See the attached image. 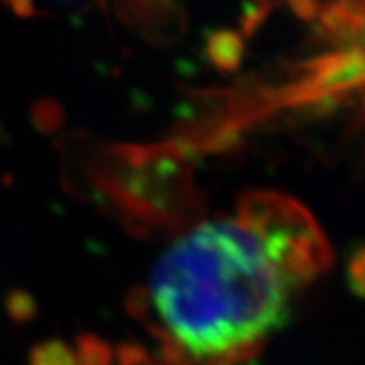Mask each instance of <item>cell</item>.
Listing matches in <instances>:
<instances>
[{"label":"cell","instance_id":"1","mask_svg":"<svg viewBox=\"0 0 365 365\" xmlns=\"http://www.w3.org/2000/svg\"><path fill=\"white\" fill-rule=\"evenodd\" d=\"M153 298L168 334L194 356L212 358L278 327L287 293L250 231L211 222L160 259Z\"/></svg>","mask_w":365,"mask_h":365},{"label":"cell","instance_id":"2","mask_svg":"<svg viewBox=\"0 0 365 365\" xmlns=\"http://www.w3.org/2000/svg\"><path fill=\"white\" fill-rule=\"evenodd\" d=\"M192 157L178 138L155 145H106L90 160L88 175L130 233L178 230L203 209Z\"/></svg>","mask_w":365,"mask_h":365},{"label":"cell","instance_id":"3","mask_svg":"<svg viewBox=\"0 0 365 365\" xmlns=\"http://www.w3.org/2000/svg\"><path fill=\"white\" fill-rule=\"evenodd\" d=\"M240 226L259 240L285 284H306L331 264V248L312 212L294 197L252 190L237 205Z\"/></svg>","mask_w":365,"mask_h":365},{"label":"cell","instance_id":"4","mask_svg":"<svg viewBox=\"0 0 365 365\" xmlns=\"http://www.w3.org/2000/svg\"><path fill=\"white\" fill-rule=\"evenodd\" d=\"M115 10L123 23L153 43H173L187 29V15L172 2H129L115 4Z\"/></svg>","mask_w":365,"mask_h":365},{"label":"cell","instance_id":"5","mask_svg":"<svg viewBox=\"0 0 365 365\" xmlns=\"http://www.w3.org/2000/svg\"><path fill=\"white\" fill-rule=\"evenodd\" d=\"M205 56L220 71H237L245 56V39L233 30H215L207 36Z\"/></svg>","mask_w":365,"mask_h":365},{"label":"cell","instance_id":"6","mask_svg":"<svg viewBox=\"0 0 365 365\" xmlns=\"http://www.w3.org/2000/svg\"><path fill=\"white\" fill-rule=\"evenodd\" d=\"M30 365H78L75 351L62 339H47L32 346Z\"/></svg>","mask_w":365,"mask_h":365},{"label":"cell","instance_id":"7","mask_svg":"<svg viewBox=\"0 0 365 365\" xmlns=\"http://www.w3.org/2000/svg\"><path fill=\"white\" fill-rule=\"evenodd\" d=\"M78 365H114V351L96 334H81L77 337Z\"/></svg>","mask_w":365,"mask_h":365},{"label":"cell","instance_id":"8","mask_svg":"<svg viewBox=\"0 0 365 365\" xmlns=\"http://www.w3.org/2000/svg\"><path fill=\"white\" fill-rule=\"evenodd\" d=\"M30 118H32V123H34V127L39 133H43V135H53V133H56V130L63 125V121H66V110H63V106L58 101H54V99H39V101L34 103V106H32Z\"/></svg>","mask_w":365,"mask_h":365},{"label":"cell","instance_id":"9","mask_svg":"<svg viewBox=\"0 0 365 365\" xmlns=\"http://www.w3.org/2000/svg\"><path fill=\"white\" fill-rule=\"evenodd\" d=\"M4 308L8 317L15 322V324H24L36 319L38 315V302L36 298L24 291V289H11L10 293L6 294Z\"/></svg>","mask_w":365,"mask_h":365},{"label":"cell","instance_id":"10","mask_svg":"<svg viewBox=\"0 0 365 365\" xmlns=\"http://www.w3.org/2000/svg\"><path fill=\"white\" fill-rule=\"evenodd\" d=\"M272 4H250L245 8V14L240 17V26H242V34L254 36L255 30L259 29L263 21L267 19Z\"/></svg>","mask_w":365,"mask_h":365},{"label":"cell","instance_id":"11","mask_svg":"<svg viewBox=\"0 0 365 365\" xmlns=\"http://www.w3.org/2000/svg\"><path fill=\"white\" fill-rule=\"evenodd\" d=\"M115 361L120 365H151L148 352L138 343H121L115 349Z\"/></svg>","mask_w":365,"mask_h":365},{"label":"cell","instance_id":"12","mask_svg":"<svg viewBox=\"0 0 365 365\" xmlns=\"http://www.w3.org/2000/svg\"><path fill=\"white\" fill-rule=\"evenodd\" d=\"M349 282L356 294L365 297V248L354 252L349 263Z\"/></svg>","mask_w":365,"mask_h":365},{"label":"cell","instance_id":"13","mask_svg":"<svg viewBox=\"0 0 365 365\" xmlns=\"http://www.w3.org/2000/svg\"><path fill=\"white\" fill-rule=\"evenodd\" d=\"M149 306H151V300H149V294L144 287L130 289L129 298H127V309L133 317L140 319L142 322H148Z\"/></svg>","mask_w":365,"mask_h":365},{"label":"cell","instance_id":"14","mask_svg":"<svg viewBox=\"0 0 365 365\" xmlns=\"http://www.w3.org/2000/svg\"><path fill=\"white\" fill-rule=\"evenodd\" d=\"M8 8H11L14 11H17V15H34L32 10V4L30 2H14V4H8Z\"/></svg>","mask_w":365,"mask_h":365},{"label":"cell","instance_id":"15","mask_svg":"<svg viewBox=\"0 0 365 365\" xmlns=\"http://www.w3.org/2000/svg\"><path fill=\"white\" fill-rule=\"evenodd\" d=\"M4 136V129H2V123H0V138Z\"/></svg>","mask_w":365,"mask_h":365},{"label":"cell","instance_id":"16","mask_svg":"<svg viewBox=\"0 0 365 365\" xmlns=\"http://www.w3.org/2000/svg\"><path fill=\"white\" fill-rule=\"evenodd\" d=\"M151 365H153V364H151Z\"/></svg>","mask_w":365,"mask_h":365}]
</instances>
